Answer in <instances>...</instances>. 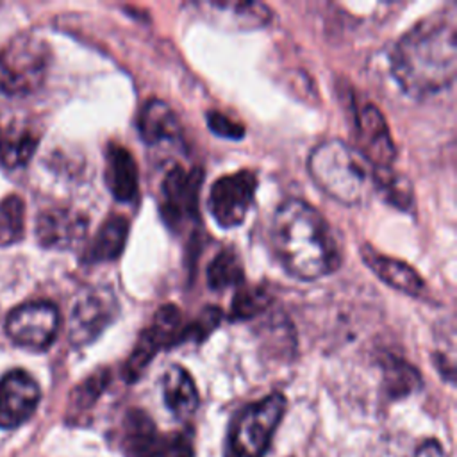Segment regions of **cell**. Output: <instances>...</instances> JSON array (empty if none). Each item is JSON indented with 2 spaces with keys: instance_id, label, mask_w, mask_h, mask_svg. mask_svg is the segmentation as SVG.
Segmentation results:
<instances>
[{
  "instance_id": "1",
  "label": "cell",
  "mask_w": 457,
  "mask_h": 457,
  "mask_svg": "<svg viewBox=\"0 0 457 457\" xmlns=\"http://www.w3.org/2000/svg\"><path fill=\"white\" fill-rule=\"evenodd\" d=\"M457 71V14L434 12L412 25L391 52V73L412 98L452 86Z\"/></svg>"
},
{
  "instance_id": "2",
  "label": "cell",
  "mask_w": 457,
  "mask_h": 457,
  "mask_svg": "<svg viewBox=\"0 0 457 457\" xmlns=\"http://www.w3.org/2000/svg\"><path fill=\"white\" fill-rule=\"evenodd\" d=\"M270 239L284 270L300 280H316L337 270L341 255L325 218L303 200L282 202L271 218Z\"/></svg>"
},
{
  "instance_id": "3",
  "label": "cell",
  "mask_w": 457,
  "mask_h": 457,
  "mask_svg": "<svg viewBox=\"0 0 457 457\" xmlns=\"http://www.w3.org/2000/svg\"><path fill=\"white\" fill-rule=\"evenodd\" d=\"M307 168L321 191L346 205L361 202L373 180L368 161L341 139L318 145L309 155Z\"/></svg>"
},
{
  "instance_id": "4",
  "label": "cell",
  "mask_w": 457,
  "mask_h": 457,
  "mask_svg": "<svg viewBox=\"0 0 457 457\" xmlns=\"http://www.w3.org/2000/svg\"><path fill=\"white\" fill-rule=\"evenodd\" d=\"M286 412V398L271 393L245 405L228 427L225 457H264Z\"/></svg>"
},
{
  "instance_id": "5",
  "label": "cell",
  "mask_w": 457,
  "mask_h": 457,
  "mask_svg": "<svg viewBox=\"0 0 457 457\" xmlns=\"http://www.w3.org/2000/svg\"><path fill=\"white\" fill-rule=\"evenodd\" d=\"M120 445L127 457H193L191 437L186 432L161 434L152 418L139 409L125 414Z\"/></svg>"
},
{
  "instance_id": "6",
  "label": "cell",
  "mask_w": 457,
  "mask_h": 457,
  "mask_svg": "<svg viewBox=\"0 0 457 457\" xmlns=\"http://www.w3.org/2000/svg\"><path fill=\"white\" fill-rule=\"evenodd\" d=\"M48 52L43 41L20 36L0 54V91L21 95L36 89L46 70Z\"/></svg>"
},
{
  "instance_id": "7",
  "label": "cell",
  "mask_w": 457,
  "mask_h": 457,
  "mask_svg": "<svg viewBox=\"0 0 457 457\" xmlns=\"http://www.w3.org/2000/svg\"><path fill=\"white\" fill-rule=\"evenodd\" d=\"M204 173L200 168L173 164L161 184L159 211L164 223L180 230L198 216V200Z\"/></svg>"
},
{
  "instance_id": "8",
  "label": "cell",
  "mask_w": 457,
  "mask_h": 457,
  "mask_svg": "<svg viewBox=\"0 0 457 457\" xmlns=\"http://www.w3.org/2000/svg\"><path fill=\"white\" fill-rule=\"evenodd\" d=\"M120 305L116 295L105 286L86 287L75 300L68 336L75 346L93 343L118 316Z\"/></svg>"
},
{
  "instance_id": "9",
  "label": "cell",
  "mask_w": 457,
  "mask_h": 457,
  "mask_svg": "<svg viewBox=\"0 0 457 457\" xmlns=\"http://www.w3.org/2000/svg\"><path fill=\"white\" fill-rule=\"evenodd\" d=\"M257 175L250 170H239L232 175L220 177L209 191L207 207L221 228L241 225L253 204Z\"/></svg>"
},
{
  "instance_id": "10",
  "label": "cell",
  "mask_w": 457,
  "mask_h": 457,
  "mask_svg": "<svg viewBox=\"0 0 457 457\" xmlns=\"http://www.w3.org/2000/svg\"><path fill=\"white\" fill-rule=\"evenodd\" d=\"M182 314L175 305H162L155 311L152 323L139 334L136 346L123 366L127 380H136L157 352L182 343Z\"/></svg>"
},
{
  "instance_id": "11",
  "label": "cell",
  "mask_w": 457,
  "mask_h": 457,
  "mask_svg": "<svg viewBox=\"0 0 457 457\" xmlns=\"http://www.w3.org/2000/svg\"><path fill=\"white\" fill-rule=\"evenodd\" d=\"M59 328V311L50 302H30L12 309L5 321L7 336L29 350H45Z\"/></svg>"
},
{
  "instance_id": "12",
  "label": "cell",
  "mask_w": 457,
  "mask_h": 457,
  "mask_svg": "<svg viewBox=\"0 0 457 457\" xmlns=\"http://www.w3.org/2000/svg\"><path fill=\"white\" fill-rule=\"evenodd\" d=\"M357 129V152L368 161L373 170L391 168L396 148L389 134L382 112L373 104H364L355 114Z\"/></svg>"
},
{
  "instance_id": "13",
  "label": "cell",
  "mask_w": 457,
  "mask_h": 457,
  "mask_svg": "<svg viewBox=\"0 0 457 457\" xmlns=\"http://www.w3.org/2000/svg\"><path fill=\"white\" fill-rule=\"evenodd\" d=\"M41 391L23 370H12L0 380V428L23 425L37 409Z\"/></svg>"
},
{
  "instance_id": "14",
  "label": "cell",
  "mask_w": 457,
  "mask_h": 457,
  "mask_svg": "<svg viewBox=\"0 0 457 457\" xmlns=\"http://www.w3.org/2000/svg\"><path fill=\"white\" fill-rule=\"evenodd\" d=\"M87 223V216L75 209L52 207L39 214L36 236L45 248L70 250L84 241Z\"/></svg>"
},
{
  "instance_id": "15",
  "label": "cell",
  "mask_w": 457,
  "mask_h": 457,
  "mask_svg": "<svg viewBox=\"0 0 457 457\" xmlns=\"http://www.w3.org/2000/svg\"><path fill=\"white\" fill-rule=\"evenodd\" d=\"M196 9L209 16L212 21L221 23L228 29H257L270 21L271 11L262 2H234V0H214V2H198Z\"/></svg>"
},
{
  "instance_id": "16",
  "label": "cell",
  "mask_w": 457,
  "mask_h": 457,
  "mask_svg": "<svg viewBox=\"0 0 457 457\" xmlns=\"http://www.w3.org/2000/svg\"><path fill=\"white\" fill-rule=\"evenodd\" d=\"M361 255H362L364 264L382 282H386L393 289H398L409 296H425V282L418 275V271L414 268H411L409 264H405L398 259L382 255L368 245H364L361 248Z\"/></svg>"
},
{
  "instance_id": "17",
  "label": "cell",
  "mask_w": 457,
  "mask_h": 457,
  "mask_svg": "<svg viewBox=\"0 0 457 457\" xmlns=\"http://www.w3.org/2000/svg\"><path fill=\"white\" fill-rule=\"evenodd\" d=\"M141 139L150 145H175L182 137V127L173 109L162 100H148L137 118Z\"/></svg>"
},
{
  "instance_id": "18",
  "label": "cell",
  "mask_w": 457,
  "mask_h": 457,
  "mask_svg": "<svg viewBox=\"0 0 457 457\" xmlns=\"http://www.w3.org/2000/svg\"><path fill=\"white\" fill-rule=\"evenodd\" d=\"M105 184L114 200L127 204L132 202L137 195L139 186V173L137 164L132 157V154L118 145L109 143L105 150Z\"/></svg>"
},
{
  "instance_id": "19",
  "label": "cell",
  "mask_w": 457,
  "mask_h": 457,
  "mask_svg": "<svg viewBox=\"0 0 457 457\" xmlns=\"http://www.w3.org/2000/svg\"><path fill=\"white\" fill-rule=\"evenodd\" d=\"M162 400L177 420H187L198 407V391L191 375L179 364L170 366L161 380Z\"/></svg>"
},
{
  "instance_id": "20",
  "label": "cell",
  "mask_w": 457,
  "mask_h": 457,
  "mask_svg": "<svg viewBox=\"0 0 457 457\" xmlns=\"http://www.w3.org/2000/svg\"><path fill=\"white\" fill-rule=\"evenodd\" d=\"M129 236V221L123 216L107 218L91 243L84 252L86 262H107L118 259V255L125 248V241Z\"/></svg>"
},
{
  "instance_id": "21",
  "label": "cell",
  "mask_w": 457,
  "mask_h": 457,
  "mask_svg": "<svg viewBox=\"0 0 457 457\" xmlns=\"http://www.w3.org/2000/svg\"><path fill=\"white\" fill-rule=\"evenodd\" d=\"M245 273H243V264L239 255L227 248L221 250L209 264L207 268V284L214 291L227 289L230 286H243Z\"/></svg>"
},
{
  "instance_id": "22",
  "label": "cell",
  "mask_w": 457,
  "mask_h": 457,
  "mask_svg": "<svg viewBox=\"0 0 457 457\" xmlns=\"http://www.w3.org/2000/svg\"><path fill=\"white\" fill-rule=\"evenodd\" d=\"M371 184L382 195L386 202L398 209H409L412 205V187L407 177L395 173L391 168L373 170Z\"/></svg>"
},
{
  "instance_id": "23",
  "label": "cell",
  "mask_w": 457,
  "mask_h": 457,
  "mask_svg": "<svg viewBox=\"0 0 457 457\" xmlns=\"http://www.w3.org/2000/svg\"><path fill=\"white\" fill-rule=\"evenodd\" d=\"M25 232V204L18 195H9L0 202V246L14 245Z\"/></svg>"
},
{
  "instance_id": "24",
  "label": "cell",
  "mask_w": 457,
  "mask_h": 457,
  "mask_svg": "<svg viewBox=\"0 0 457 457\" xmlns=\"http://www.w3.org/2000/svg\"><path fill=\"white\" fill-rule=\"evenodd\" d=\"M37 146V137L29 130H12L0 137V161L5 168H18L25 164Z\"/></svg>"
},
{
  "instance_id": "25",
  "label": "cell",
  "mask_w": 457,
  "mask_h": 457,
  "mask_svg": "<svg viewBox=\"0 0 457 457\" xmlns=\"http://www.w3.org/2000/svg\"><path fill=\"white\" fill-rule=\"evenodd\" d=\"M271 298L262 287H243L234 295L230 305V320H250L268 309Z\"/></svg>"
},
{
  "instance_id": "26",
  "label": "cell",
  "mask_w": 457,
  "mask_h": 457,
  "mask_svg": "<svg viewBox=\"0 0 457 457\" xmlns=\"http://www.w3.org/2000/svg\"><path fill=\"white\" fill-rule=\"evenodd\" d=\"M384 377H386V389L393 396L409 395L421 384L420 373L412 366L398 359H391L386 362Z\"/></svg>"
},
{
  "instance_id": "27",
  "label": "cell",
  "mask_w": 457,
  "mask_h": 457,
  "mask_svg": "<svg viewBox=\"0 0 457 457\" xmlns=\"http://www.w3.org/2000/svg\"><path fill=\"white\" fill-rule=\"evenodd\" d=\"M109 382V373L105 370H98L96 373H93L91 377H87L71 395V405L70 409L73 412H84L87 409H91V405L100 398V395L104 393L105 386Z\"/></svg>"
},
{
  "instance_id": "28",
  "label": "cell",
  "mask_w": 457,
  "mask_h": 457,
  "mask_svg": "<svg viewBox=\"0 0 457 457\" xmlns=\"http://www.w3.org/2000/svg\"><path fill=\"white\" fill-rule=\"evenodd\" d=\"M223 312L218 307H205L193 321L184 325L182 341H202L205 339L220 323Z\"/></svg>"
},
{
  "instance_id": "29",
  "label": "cell",
  "mask_w": 457,
  "mask_h": 457,
  "mask_svg": "<svg viewBox=\"0 0 457 457\" xmlns=\"http://www.w3.org/2000/svg\"><path fill=\"white\" fill-rule=\"evenodd\" d=\"M207 125L214 134H218L220 137H227V139H241L245 134L243 125H239L236 120H232L227 114L218 112V111L207 112Z\"/></svg>"
},
{
  "instance_id": "30",
  "label": "cell",
  "mask_w": 457,
  "mask_h": 457,
  "mask_svg": "<svg viewBox=\"0 0 457 457\" xmlns=\"http://www.w3.org/2000/svg\"><path fill=\"white\" fill-rule=\"evenodd\" d=\"M414 457H446L443 446L439 445V441L436 439H427L423 441L416 452H414Z\"/></svg>"
},
{
  "instance_id": "31",
  "label": "cell",
  "mask_w": 457,
  "mask_h": 457,
  "mask_svg": "<svg viewBox=\"0 0 457 457\" xmlns=\"http://www.w3.org/2000/svg\"><path fill=\"white\" fill-rule=\"evenodd\" d=\"M0 137H2V136H0Z\"/></svg>"
}]
</instances>
